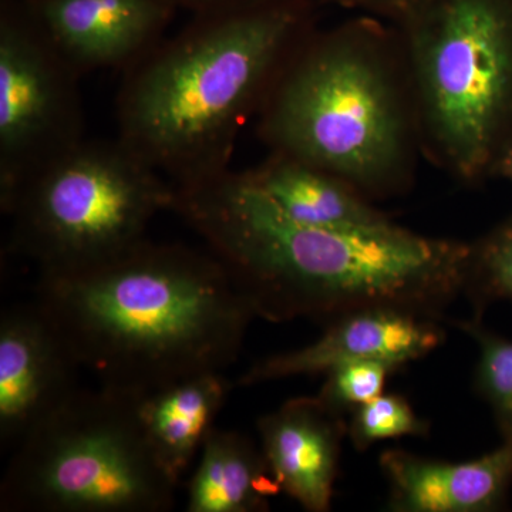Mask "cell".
Masks as SVG:
<instances>
[{
	"mask_svg": "<svg viewBox=\"0 0 512 512\" xmlns=\"http://www.w3.org/2000/svg\"><path fill=\"white\" fill-rule=\"evenodd\" d=\"M171 211L224 264L256 318L269 322L311 319L326 326L376 308L439 319L466 291L470 245L423 237L393 222L301 224L244 171L175 188Z\"/></svg>",
	"mask_w": 512,
	"mask_h": 512,
	"instance_id": "obj_1",
	"label": "cell"
},
{
	"mask_svg": "<svg viewBox=\"0 0 512 512\" xmlns=\"http://www.w3.org/2000/svg\"><path fill=\"white\" fill-rule=\"evenodd\" d=\"M35 302L82 369L127 393L224 372L256 318L212 252L147 238L99 264L42 272Z\"/></svg>",
	"mask_w": 512,
	"mask_h": 512,
	"instance_id": "obj_2",
	"label": "cell"
},
{
	"mask_svg": "<svg viewBox=\"0 0 512 512\" xmlns=\"http://www.w3.org/2000/svg\"><path fill=\"white\" fill-rule=\"evenodd\" d=\"M309 0L198 13L121 73L117 138L175 188L227 173L238 134L309 35Z\"/></svg>",
	"mask_w": 512,
	"mask_h": 512,
	"instance_id": "obj_3",
	"label": "cell"
},
{
	"mask_svg": "<svg viewBox=\"0 0 512 512\" xmlns=\"http://www.w3.org/2000/svg\"><path fill=\"white\" fill-rule=\"evenodd\" d=\"M372 35L360 26L309 33L275 80L259 124L275 153L369 190L393 180L406 151L399 93Z\"/></svg>",
	"mask_w": 512,
	"mask_h": 512,
	"instance_id": "obj_4",
	"label": "cell"
},
{
	"mask_svg": "<svg viewBox=\"0 0 512 512\" xmlns=\"http://www.w3.org/2000/svg\"><path fill=\"white\" fill-rule=\"evenodd\" d=\"M178 484L154 456L134 396L110 387L74 394L13 451L3 512H167Z\"/></svg>",
	"mask_w": 512,
	"mask_h": 512,
	"instance_id": "obj_5",
	"label": "cell"
},
{
	"mask_svg": "<svg viewBox=\"0 0 512 512\" xmlns=\"http://www.w3.org/2000/svg\"><path fill=\"white\" fill-rule=\"evenodd\" d=\"M174 197V185L119 138H84L0 201V210L10 220V247L42 274L134 247Z\"/></svg>",
	"mask_w": 512,
	"mask_h": 512,
	"instance_id": "obj_6",
	"label": "cell"
},
{
	"mask_svg": "<svg viewBox=\"0 0 512 512\" xmlns=\"http://www.w3.org/2000/svg\"><path fill=\"white\" fill-rule=\"evenodd\" d=\"M404 25L431 141L476 180L512 119V0H433Z\"/></svg>",
	"mask_w": 512,
	"mask_h": 512,
	"instance_id": "obj_7",
	"label": "cell"
},
{
	"mask_svg": "<svg viewBox=\"0 0 512 512\" xmlns=\"http://www.w3.org/2000/svg\"><path fill=\"white\" fill-rule=\"evenodd\" d=\"M82 79L29 0H0V201L86 138Z\"/></svg>",
	"mask_w": 512,
	"mask_h": 512,
	"instance_id": "obj_8",
	"label": "cell"
},
{
	"mask_svg": "<svg viewBox=\"0 0 512 512\" xmlns=\"http://www.w3.org/2000/svg\"><path fill=\"white\" fill-rule=\"evenodd\" d=\"M82 366L35 301L0 320V443L20 441L79 392Z\"/></svg>",
	"mask_w": 512,
	"mask_h": 512,
	"instance_id": "obj_9",
	"label": "cell"
},
{
	"mask_svg": "<svg viewBox=\"0 0 512 512\" xmlns=\"http://www.w3.org/2000/svg\"><path fill=\"white\" fill-rule=\"evenodd\" d=\"M80 76L124 73L165 37L180 10L173 0H29Z\"/></svg>",
	"mask_w": 512,
	"mask_h": 512,
	"instance_id": "obj_10",
	"label": "cell"
},
{
	"mask_svg": "<svg viewBox=\"0 0 512 512\" xmlns=\"http://www.w3.org/2000/svg\"><path fill=\"white\" fill-rule=\"evenodd\" d=\"M444 340L437 319L392 308L365 309L333 320L311 345L258 360L238 379L239 386L319 375L333 367L379 360L396 367L421 359Z\"/></svg>",
	"mask_w": 512,
	"mask_h": 512,
	"instance_id": "obj_11",
	"label": "cell"
},
{
	"mask_svg": "<svg viewBox=\"0 0 512 512\" xmlns=\"http://www.w3.org/2000/svg\"><path fill=\"white\" fill-rule=\"evenodd\" d=\"M258 433L282 493L306 511H329L342 441L348 434L343 414L318 396L299 397L261 417Z\"/></svg>",
	"mask_w": 512,
	"mask_h": 512,
	"instance_id": "obj_12",
	"label": "cell"
},
{
	"mask_svg": "<svg viewBox=\"0 0 512 512\" xmlns=\"http://www.w3.org/2000/svg\"><path fill=\"white\" fill-rule=\"evenodd\" d=\"M396 512L500 510L512 484V440L477 460L447 463L390 450L380 456Z\"/></svg>",
	"mask_w": 512,
	"mask_h": 512,
	"instance_id": "obj_13",
	"label": "cell"
},
{
	"mask_svg": "<svg viewBox=\"0 0 512 512\" xmlns=\"http://www.w3.org/2000/svg\"><path fill=\"white\" fill-rule=\"evenodd\" d=\"M231 390L224 372H205L131 393L144 436L175 483L201 453Z\"/></svg>",
	"mask_w": 512,
	"mask_h": 512,
	"instance_id": "obj_14",
	"label": "cell"
},
{
	"mask_svg": "<svg viewBox=\"0 0 512 512\" xmlns=\"http://www.w3.org/2000/svg\"><path fill=\"white\" fill-rule=\"evenodd\" d=\"M244 174L289 218L301 224L362 228L392 222L342 178L285 154L275 153Z\"/></svg>",
	"mask_w": 512,
	"mask_h": 512,
	"instance_id": "obj_15",
	"label": "cell"
},
{
	"mask_svg": "<svg viewBox=\"0 0 512 512\" xmlns=\"http://www.w3.org/2000/svg\"><path fill=\"white\" fill-rule=\"evenodd\" d=\"M282 493L262 448L238 431L212 430L188 487V512H262Z\"/></svg>",
	"mask_w": 512,
	"mask_h": 512,
	"instance_id": "obj_16",
	"label": "cell"
},
{
	"mask_svg": "<svg viewBox=\"0 0 512 512\" xmlns=\"http://www.w3.org/2000/svg\"><path fill=\"white\" fill-rule=\"evenodd\" d=\"M460 328L476 340L480 350L477 392L493 409L504 440H512V342L484 328L480 315L461 322Z\"/></svg>",
	"mask_w": 512,
	"mask_h": 512,
	"instance_id": "obj_17",
	"label": "cell"
},
{
	"mask_svg": "<svg viewBox=\"0 0 512 512\" xmlns=\"http://www.w3.org/2000/svg\"><path fill=\"white\" fill-rule=\"evenodd\" d=\"M466 291L477 313L493 301L512 302V218L471 247Z\"/></svg>",
	"mask_w": 512,
	"mask_h": 512,
	"instance_id": "obj_18",
	"label": "cell"
},
{
	"mask_svg": "<svg viewBox=\"0 0 512 512\" xmlns=\"http://www.w3.org/2000/svg\"><path fill=\"white\" fill-rule=\"evenodd\" d=\"M352 413L348 434L357 451H365L377 441L426 436L429 431V424L414 413L404 397L397 394H380Z\"/></svg>",
	"mask_w": 512,
	"mask_h": 512,
	"instance_id": "obj_19",
	"label": "cell"
},
{
	"mask_svg": "<svg viewBox=\"0 0 512 512\" xmlns=\"http://www.w3.org/2000/svg\"><path fill=\"white\" fill-rule=\"evenodd\" d=\"M399 367L379 360L345 363L325 373L318 397L338 413H348L383 394L390 373Z\"/></svg>",
	"mask_w": 512,
	"mask_h": 512,
	"instance_id": "obj_20",
	"label": "cell"
},
{
	"mask_svg": "<svg viewBox=\"0 0 512 512\" xmlns=\"http://www.w3.org/2000/svg\"><path fill=\"white\" fill-rule=\"evenodd\" d=\"M343 8L366 10L406 22L433 0H329Z\"/></svg>",
	"mask_w": 512,
	"mask_h": 512,
	"instance_id": "obj_21",
	"label": "cell"
},
{
	"mask_svg": "<svg viewBox=\"0 0 512 512\" xmlns=\"http://www.w3.org/2000/svg\"><path fill=\"white\" fill-rule=\"evenodd\" d=\"M178 9L188 10L192 15L217 12V10L248 8L269 0H173Z\"/></svg>",
	"mask_w": 512,
	"mask_h": 512,
	"instance_id": "obj_22",
	"label": "cell"
},
{
	"mask_svg": "<svg viewBox=\"0 0 512 512\" xmlns=\"http://www.w3.org/2000/svg\"><path fill=\"white\" fill-rule=\"evenodd\" d=\"M495 170L503 177L512 181V146L508 147L504 153H501L495 160Z\"/></svg>",
	"mask_w": 512,
	"mask_h": 512,
	"instance_id": "obj_23",
	"label": "cell"
}]
</instances>
